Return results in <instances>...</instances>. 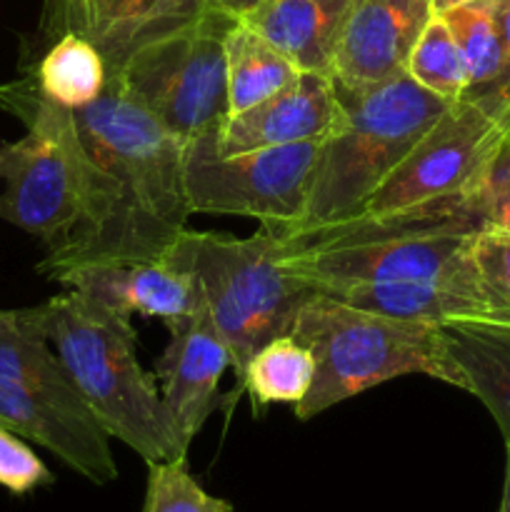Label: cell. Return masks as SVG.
Masks as SVG:
<instances>
[{"label": "cell", "instance_id": "cell-1", "mask_svg": "<svg viewBox=\"0 0 510 512\" xmlns=\"http://www.w3.org/2000/svg\"><path fill=\"white\" fill-rule=\"evenodd\" d=\"M73 113L85 148L83 213L38 270L55 280L80 265L163 260L193 215L185 143L110 75L103 95Z\"/></svg>", "mask_w": 510, "mask_h": 512}, {"label": "cell", "instance_id": "cell-2", "mask_svg": "<svg viewBox=\"0 0 510 512\" xmlns=\"http://www.w3.org/2000/svg\"><path fill=\"white\" fill-rule=\"evenodd\" d=\"M20 315L48 340L80 400L110 438L145 465L188 458L165 415L158 378L138 360L133 318L78 290H65Z\"/></svg>", "mask_w": 510, "mask_h": 512}, {"label": "cell", "instance_id": "cell-3", "mask_svg": "<svg viewBox=\"0 0 510 512\" xmlns=\"http://www.w3.org/2000/svg\"><path fill=\"white\" fill-rule=\"evenodd\" d=\"M290 333L315 358L310 393L295 405V418L310 420L343 400L405 375H428L465 390L458 365L445 348L440 325L393 318L310 295Z\"/></svg>", "mask_w": 510, "mask_h": 512}, {"label": "cell", "instance_id": "cell-4", "mask_svg": "<svg viewBox=\"0 0 510 512\" xmlns=\"http://www.w3.org/2000/svg\"><path fill=\"white\" fill-rule=\"evenodd\" d=\"M335 93L343 103V123L320 143L303 218L290 228H273L280 233L338 223L358 213L453 105L420 88L408 73L363 88L335 83Z\"/></svg>", "mask_w": 510, "mask_h": 512}, {"label": "cell", "instance_id": "cell-5", "mask_svg": "<svg viewBox=\"0 0 510 512\" xmlns=\"http://www.w3.org/2000/svg\"><path fill=\"white\" fill-rule=\"evenodd\" d=\"M163 260L195 280L238 378L260 345L290 333L300 305L315 295L283 263L280 240L263 225L250 238L185 230Z\"/></svg>", "mask_w": 510, "mask_h": 512}, {"label": "cell", "instance_id": "cell-6", "mask_svg": "<svg viewBox=\"0 0 510 512\" xmlns=\"http://www.w3.org/2000/svg\"><path fill=\"white\" fill-rule=\"evenodd\" d=\"M0 108L25 125V135L0 148V218L43 240L63 243L78 225L85 200V148L73 110L45 98L33 75L0 85Z\"/></svg>", "mask_w": 510, "mask_h": 512}, {"label": "cell", "instance_id": "cell-7", "mask_svg": "<svg viewBox=\"0 0 510 512\" xmlns=\"http://www.w3.org/2000/svg\"><path fill=\"white\" fill-rule=\"evenodd\" d=\"M508 138L510 125L483 105L455 100L363 208L345 220H388L435 210L478 213L473 198Z\"/></svg>", "mask_w": 510, "mask_h": 512}, {"label": "cell", "instance_id": "cell-8", "mask_svg": "<svg viewBox=\"0 0 510 512\" xmlns=\"http://www.w3.org/2000/svg\"><path fill=\"white\" fill-rule=\"evenodd\" d=\"M233 23L208 10L173 33L140 43L108 75L168 133L188 143L228 115L225 33Z\"/></svg>", "mask_w": 510, "mask_h": 512}, {"label": "cell", "instance_id": "cell-9", "mask_svg": "<svg viewBox=\"0 0 510 512\" xmlns=\"http://www.w3.org/2000/svg\"><path fill=\"white\" fill-rule=\"evenodd\" d=\"M318 155L320 143L223 153L218 128L208 130L183 150L193 215H238L263 228H290L305 213Z\"/></svg>", "mask_w": 510, "mask_h": 512}, {"label": "cell", "instance_id": "cell-10", "mask_svg": "<svg viewBox=\"0 0 510 512\" xmlns=\"http://www.w3.org/2000/svg\"><path fill=\"white\" fill-rule=\"evenodd\" d=\"M0 423L50 450L93 485L118 480L108 430L83 400L58 398L43 390L0 380Z\"/></svg>", "mask_w": 510, "mask_h": 512}, {"label": "cell", "instance_id": "cell-11", "mask_svg": "<svg viewBox=\"0 0 510 512\" xmlns=\"http://www.w3.org/2000/svg\"><path fill=\"white\" fill-rule=\"evenodd\" d=\"M170 343L155 365L165 415L183 450L218 405V388L225 370L233 368L230 348L218 333L203 303L193 313L168 323Z\"/></svg>", "mask_w": 510, "mask_h": 512}, {"label": "cell", "instance_id": "cell-12", "mask_svg": "<svg viewBox=\"0 0 510 512\" xmlns=\"http://www.w3.org/2000/svg\"><path fill=\"white\" fill-rule=\"evenodd\" d=\"M343 123V103L335 93L330 73L300 70L285 85L253 108L225 115L218 125V148L240 153L278 145L323 143Z\"/></svg>", "mask_w": 510, "mask_h": 512}, {"label": "cell", "instance_id": "cell-13", "mask_svg": "<svg viewBox=\"0 0 510 512\" xmlns=\"http://www.w3.org/2000/svg\"><path fill=\"white\" fill-rule=\"evenodd\" d=\"M433 18V0H355L330 78L345 88H363L403 75Z\"/></svg>", "mask_w": 510, "mask_h": 512}, {"label": "cell", "instance_id": "cell-14", "mask_svg": "<svg viewBox=\"0 0 510 512\" xmlns=\"http://www.w3.org/2000/svg\"><path fill=\"white\" fill-rule=\"evenodd\" d=\"M53 283L90 295L125 318L143 315L165 325L193 313L200 303L198 285L190 273L165 260L80 265L65 270Z\"/></svg>", "mask_w": 510, "mask_h": 512}, {"label": "cell", "instance_id": "cell-15", "mask_svg": "<svg viewBox=\"0 0 510 512\" xmlns=\"http://www.w3.org/2000/svg\"><path fill=\"white\" fill-rule=\"evenodd\" d=\"M355 0H265L240 18L263 35L298 70L330 73Z\"/></svg>", "mask_w": 510, "mask_h": 512}, {"label": "cell", "instance_id": "cell-16", "mask_svg": "<svg viewBox=\"0 0 510 512\" xmlns=\"http://www.w3.org/2000/svg\"><path fill=\"white\" fill-rule=\"evenodd\" d=\"M205 13V0H105L78 15L63 33L93 40L113 70L140 43L173 33Z\"/></svg>", "mask_w": 510, "mask_h": 512}, {"label": "cell", "instance_id": "cell-17", "mask_svg": "<svg viewBox=\"0 0 510 512\" xmlns=\"http://www.w3.org/2000/svg\"><path fill=\"white\" fill-rule=\"evenodd\" d=\"M445 348L458 365L465 390L480 398L510 438V328L503 325H443Z\"/></svg>", "mask_w": 510, "mask_h": 512}, {"label": "cell", "instance_id": "cell-18", "mask_svg": "<svg viewBox=\"0 0 510 512\" xmlns=\"http://www.w3.org/2000/svg\"><path fill=\"white\" fill-rule=\"evenodd\" d=\"M288 55L280 53L270 40L235 20L225 33V95L228 115L253 108L298 78Z\"/></svg>", "mask_w": 510, "mask_h": 512}, {"label": "cell", "instance_id": "cell-19", "mask_svg": "<svg viewBox=\"0 0 510 512\" xmlns=\"http://www.w3.org/2000/svg\"><path fill=\"white\" fill-rule=\"evenodd\" d=\"M45 98L68 110L95 103L108 85V63L90 38L60 33L30 70Z\"/></svg>", "mask_w": 510, "mask_h": 512}, {"label": "cell", "instance_id": "cell-20", "mask_svg": "<svg viewBox=\"0 0 510 512\" xmlns=\"http://www.w3.org/2000/svg\"><path fill=\"white\" fill-rule=\"evenodd\" d=\"M240 388L248 390L253 408L298 405L315 380V358L308 345L293 333L275 335L260 345L240 375Z\"/></svg>", "mask_w": 510, "mask_h": 512}, {"label": "cell", "instance_id": "cell-21", "mask_svg": "<svg viewBox=\"0 0 510 512\" xmlns=\"http://www.w3.org/2000/svg\"><path fill=\"white\" fill-rule=\"evenodd\" d=\"M0 380L80 400L55 350L20 310H0Z\"/></svg>", "mask_w": 510, "mask_h": 512}, {"label": "cell", "instance_id": "cell-22", "mask_svg": "<svg viewBox=\"0 0 510 512\" xmlns=\"http://www.w3.org/2000/svg\"><path fill=\"white\" fill-rule=\"evenodd\" d=\"M453 33L465 65H468L470 88L465 98H478L498 80L503 70V43L488 0H468L440 13Z\"/></svg>", "mask_w": 510, "mask_h": 512}, {"label": "cell", "instance_id": "cell-23", "mask_svg": "<svg viewBox=\"0 0 510 512\" xmlns=\"http://www.w3.org/2000/svg\"><path fill=\"white\" fill-rule=\"evenodd\" d=\"M405 73L430 93L445 100L465 98L470 88L468 65L445 20L435 15L415 43Z\"/></svg>", "mask_w": 510, "mask_h": 512}, {"label": "cell", "instance_id": "cell-24", "mask_svg": "<svg viewBox=\"0 0 510 512\" xmlns=\"http://www.w3.org/2000/svg\"><path fill=\"white\" fill-rule=\"evenodd\" d=\"M143 512H235L233 503L210 495L190 473L188 458L148 463Z\"/></svg>", "mask_w": 510, "mask_h": 512}, {"label": "cell", "instance_id": "cell-25", "mask_svg": "<svg viewBox=\"0 0 510 512\" xmlns=\"http://www.w3.org/2000/svg\"><path fill=\"white\" fill-rule=\"evenodd\" d=\"M53 483L55 475L35 455V450L18 433L0 423V488L13 495H28Z\"/></svg>", "mask_w": 510, "mask_h": 512}, {"label": "cell", "instance_id": "cell-26", "mask_svg": "<svg viewBox=\"0 0 510 512\" xmlns=\"http://www.w3.org/2000/svg\"><path fill=\"white\" fill-rule=\"evenodd\" d=\"M473 258L490 293L510 310V233L498 228L475 230Z\"/></svg>", "mask_w": 510, "mask_h": 512}, {"label": "cell", "instance_id": "cell-27", "mask_svg": "<svg viewBox=\"0 0 510 512\" xmlns=\"http://www.w3.org/2000/svg\"><path fill=\"white\" fill-rule=\"evenodd\" d=\"M473 205L485 228L510 233V138L475 193Z\"/></svg>", "mask_w": 510, "mask_h": 512}, {"label": "cell", "instance_id": "cell-28", "mask_svg": "<svg viewBox=\"0 0 510 512\" xmlns=\"http://www.w3.org/2000/svg\"><path fill=\"white\" fill-rule=\"evenodd\" d=\"M488 3L493 8L495 23H498L500 30V43H503V70L483 95L468 100H475L490 115L510 125V0H488Z\"/></svg>", "mask_w": 510, "mask_h": 512}, {"label": "cell", "instance_id": "cell-29", "mask_svg": "<svg viewBox=\"0 0 510 512\" xmlns=\"http://www.w3.org/2000/svg\"><path fill=\"white\" fill-rule=\"evenodd\" d=\"M100 3H105V0H55V8L48 18V30L60 35L78 15H83L85 10L95 8Z\"/></svg>", "mask_w": 510, "mask_h": 512}, {"label": "cell", "instance_id": "cell-30", "mask_svg": "<svg viewBox=\"0 0 510 512\" xmlns=\"http://www.w3.org/2000/svg\"><path fill=\"white\" fill-rule=\"evenodd\" d=\"M263 3L265 0H205L208 10L225 15V18L230 20L245 18V15L253 13V10Z\"/></svg>", "mask_w": 510, "mask_h": 512}, {"label": "cell", "instance_id": "cell-31", "mask_svg": "<svg viewBox=\"0 0 510 512\" xmlns=\"http://www.w3.org/2000/svg\"><path fill=\"white\" fill-rule=\"evenodd\" d=\"M505 453H508V465H505L503 500H500V510L498 512H510V438L505 440Z\"/></svg>", "mask_w": 510, "mask_h": 512}, {"label": "cell", "instance_id": "cell-32", "mask_svg": "<svg viewBox=\"0 0 510 512\" xmlns=\"http://www.w3.org/2000/svg\"><path fill=\"white\" fill-rule=\"evenodd\" d=\"M460 3H468V0H433V8H435V15L445 13V10L455 8V5H460Z\"/></svg>", "mask_w": 510, "mask_h": 512}]
</instances>
